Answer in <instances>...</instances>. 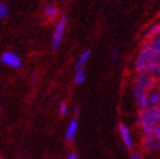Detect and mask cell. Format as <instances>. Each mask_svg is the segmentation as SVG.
I'll return each mask as SVG.
<instances>
[{
	"label": "cell",
	"instance_id": "1",
	"mask_svg": "<svg viewBox=\"0 0 160 159\" xmlns=\"http://www.w3.org/2000/svg\"><path fill=\"white\" fill-rule=\"evenodd\" d=\"M133 70L135 74L146 73L155 80L160 78V58L152 52L147 43L142 44L138 54L135 55L133 61Z\"/></svg>",
	"mask_w": 160,
	"mask_h": 159
},
{
	"label": "cell",
	"instance_id": "2",
	"mask_svg": "<svg viewBox=\"0 0 160 159\" xmlns=\"http://www.w3.org/2000/svg\"><path fill=\"white\" fill-rule=\"evenodd\" d=\"M156 86H158V80L151 77L150 74L138 73L134 76L132 82V91H133L134 100L139 110L148 107L147 95L151 90L156 89Z\"/></svg>",
	"mask_w": 160,
	"mask_h": 159
},
{
	"label": "cell",
	"instance_id": "3",
	"mask_svg": "<svg viewBox=\"0 0 160 159\" xmlns=\"http://www.w3.org/2000/svg\"><path fill=\"white\" fill-rule=\"evenodd\" d=\"M160 121V106H148L139 111L138 114V128L142 136L152 133L156 124Z\"/></svg>",
	"mask_w": 160,
	"mask_h": 159
},
{
	"label": "cell",
	"instance_id": "4",
	"mask_svg": "<svg viewBox=\"0 0 160 159\" xmlns=\"http://www.w3.org/2000/svg\"><path fill=\"white\" fill-rule=\"evenodd\" d=\"M142 150L145 153L154 154L160 153V137L154 133H150L147 136H143L142 140Z\"/></svg>",
	"mask_w": 160,
	"mask_h": 159
},
{
	"label": "cell",
	"instance_id": "5",
	"mask_svg": "<svg viewBox=\"0 0 160 159\" xmlns=\"http://www.w3.org/2000/svg\"><path fill=\"white\" fill-rule=\"evenodd\" d=\"M65 28H67V18L62 17L58 25H56L55 30H53V35H52V50H56L59 47V44L62 41L64 33H65Z\"/></svg>",
	"mask_w": 160,
	"mask_h": 159
},
{
	"label": "cell",
	"instance_id": "6",
	"mask_svg": "<svg viewBox=\"0 0 160 159\" xmlns=\"http://www.w3.org/2000/svg\"><path fill=\"white\" fill-rule=\"evenodd\" d=\"M118 132H120V136H121L125 146L132 150L134 147V141H133V136H132V132L129 129V126H128L126 124H124V123L118 124Z\"/></svg>",
	"mask_w": 160,
	"mask_h": 159
},
{
	"label": "cell",
	"instance_id": "7",
	"mask_svg": "<svg viewBox=\"0 0 160 159\" xmlns=\"http://www.w3.org/2000/svg\"><path fill=\"white\" fill-rule=\"evenodd\" d=\"M2 60L4 64L9 65V67H13V68H18L21 65V60L18 56H16L12 52H5L3 56H2Z\"/></svg>",
	"mask_w": 160,
	"mask_h": 159
},
{
	"label": "cell",
	"instance_id": "8",
	"mask_svg": "<svg viewBox=\"0 0 160 159\" xmlns=\"http://www.w3.org/2000/svg\"><path fill=\"white\" fill-rule=\"evenodd\" d=\"M77 131H78V121L77 120H72L67 128V132H65V138L68 142H72L74 140L76 134H77Z\"/></svg>",
	"mask_w": 160,
	"mask_h": 159
},
{
	"label": "cell",
	"instance_id": "9",
	"mask_svg": "<svg viewBox=\"0 0 160 159\" xmlns=\"http://www.w3.org/2000/svg\"><path fill=\"white\" fill-rule=\"evenodd\" d=\"M146 43L148 44V47L152 50V52L156 55V56L160 58V34L154 37V38H151V39H148Z\"/></svg>",
	"mask_w": 160,
	"mask_h": 159
},
{
	"label": "cell",
	"instance_id": "10",
	"mask_svg": "<svg viewBox=\"0 0 160 159\" xmlns=\"http://www.w3.org/2000/svg\"><path fill=\"white\" fill-rule=\"evenodd\" d=\"M147 103L148 106H160V95L156 89L151 90L147 95Z\"/></svg>",
	"mask_w": 160,
	"mask_h": 159
},
{
	"label": "cell",
	"instance_id": "11",
	"mask_svg": "<svg viewBox=\"0 0 160 159\" xmlns=\"http://www.w3.org/2000/svg\"><path fill=\"white\" fill-rule=\"evenodd\" d=\"M90 54H91V52H90L89 50L85 51L83 54H81V56L77 59V63H76V70H81V69H83L85 64H86L87 60H89V58H90Z\"/></svg>",
	"mask_w": 160,
	"mask_h": 159
},
{
	"label": "cell",
	"instance_id": "12",
	"mask_svg": "<svg viewBox=\"0 0 160 159\" xmlns=\"http://www.w3.org/2000/svg\"><path fill=\"white\" fill-rule=\"evenodd\" d=\"M159 34H160V21H159V22H155L154 25L150 26V29L146 31L145 37H146V39L148 41V39L154 38V37H156V35H159Z\"/></svg>",
	"mask_w": 160,
	"mask_h": 159
},
{
	"label": "cell",
	"instance_id": "13",
	"mask_svg": "<svg viewBox=\"0 0 160 159\" xmlns=\"http://www.w3.org/2000/svg\"><path fill=\"white\" fill-rule=\"evenodd\" d=\"M44 14H46V17L48 20H55L56 17H58V14H59V9L55 5H47L44 8Z\"/></svg>",
	"mask_w": 160,
	"mask_h": 159
},
{
	"label": "cell",
	"instance_id": "14",
	"mask_svg": "<svg viewBox=\"0 0 160 159\" xmlns=\"http://www.w3.org/2000/svg\"><path fill=\"white\" fill-rule=\"evenodd\" d=\"M85 78H86V73L85 70L81 69V70H76V74H74V82L77 85H82L85 82Z\"/></svg>",
	"mask_w": 160,
	"mask_h": 159
},
{
	"label": "cell",
	"instance_id": "15",
	"mask_svg": "<svg viewBox=\"0 0 160 159\" xmlns=\"http://www.w3.org/2000/svg\"><path fill=\"white\" fill-rule=\"evenodd\" d=\"M59 111H60V115L61 116H65L68 114V105H67L65 102H62L61 105H60V110Z\"/></svg>",
	"mask_w": 160,
	"mask_h": 159
},
{
	"label": "cell",
	"instance_id": "16",
	"mask_svg": "<svg viewBox=\"0 0 160 159\" xmlns=\"http://www.w3.org/2000/svg\"><path fill=\"white\" fill-rule=\"evenodd\" d=\"M132 159H145V158H143V155L139 151H135L132 154Z\"/></svg>",
	"mask_w": 160,
	"mask_h": 159
},
{
	"label": "cell",
	"instance_id": "17",
	"mask_svg": "<svg viewBox=\"0 0 160 159\" xmlns=\"http://www.w3.org/2000/svg\"><path fill=\"white\" fill-rule=\"evenodd\" d=\"M5 14H7V7L0 4V17H4Z\"/></svg>",
	"mask_w": 160,
	"mask_h": 159
},
{
	"label": "cell",
	"instance_id": "18",
	"mask_svg": "<svg viewBox=\"0 0 160 159\" xmlns=\"http://www.w3.org/2000/svg\"><path fill=\"white\" fill-rule=\"evenodd\" d=\"M152 133H154V134H156V136H159V137H160V121H159V123L156 124V126L154 128Z\"/></svg>",
	"mask_w": 160,
	"mask_h": 159
},
{
	"label": "cell",
	"instance_id": "19",
	"mask_svg": "<svg viewBox=\"0 0 160 159\" xmlns=\"http://www.w3.org/2000/svg\"><path fill=\"white\" fill-rule=\"evenodd\" d=\"M67 159H77V154L72 153V154H69V155H68V158H67Z\"/></svg>",
	"mask_w": 160,
	"mask_h": 159
},
{
	"label": "cell",
	"instance_id": "20",
	"mask_svg": "<svg viewBox=\"0 0 160 159\" xmlns=\"http://www.w3.org/2000/svg\"><path fill=\"white\" fill-rule=\"evenodd\" d=\"M156 90H158V93H159V95H160V85L156 86Z\"/></svg>",
	"mask_w": 160,
	"mask_h": 159
}]
</instances>
